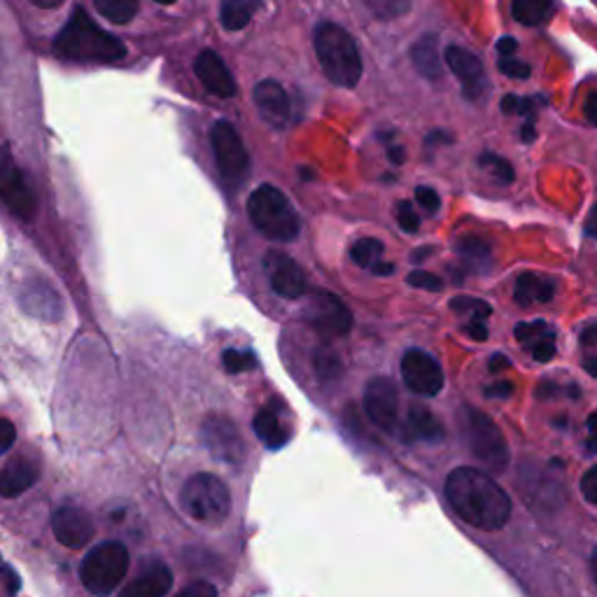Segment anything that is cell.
I'll return each instance as SVG.
<instances>
[{
    "label": "cell",
    "instance_id": "38",
    "mask_svg": "<svg viewBox=\"0 0 597 597\" xmlns=\"http://www.w3.org/2000/svg\"><path fill=\"white\" fill-rule=\"evenodd\" d=\"M407 283L411 287H418V290H428V292H441L443 290V281L439 279V275L430 273V271H413L409 273Z\"/></svg>",
    "mask_w": 597,
    "mask_h": 597
},
{
    "label": "cell",
    "instance_id": "3",
    "mask_svg": "<svg viewBox=\"0 0 597 597\" xmlns=\"http://www.w3.org/2000/svg\"><path fill=\"white\" fill-rule=\"evenodd\" d=\"M315 54L327 80L336 87L353 90L362 77V56L355 38L338 24L325 21L315 29Z\"/></svg>",
    "mask_w": 597,
    "mask_h": 597
},
{
    "label": "cell",
    "instance_id": "11",
    "mask_svg": "<svg viewBox=\"0 0 597 597\" xmlns=\"http://www.w3.org/2000/svg\"><path fill=\"white\" fill-rule=\"evenodd\" d=\"M0 199L6 201L17 218L33 220L38 210L35 197L6 147H0Z\"/></svg>",
    "mask_w": 597,
    "mask_h": 597
},
{
    "label": "cell",
    "instance_id": "20",
    "mask_svg": "<svg viewBox=\"0 0 597 597\" xmlns=\"http://www.w3.org/2000/svg\"><path fill=\"white\" fill-rule=\"evenodd\" d=\"M38 476H40V469L29 458L10 460V464L6 467V472L0 474V498L14 500L19 495H24L29 488L35 485Z\"/></svg>",
    "mask_w": 597,
    "mask_h": 597
},
{
    "label": "cell",
    "instance_id": "2",
    "mask_svg": "<svg viewBox=\"0 0 597 597\" xmlns=\"http://www.w3.org/2000/svg\"><path fill=\"white\" fill-rule=\"evenodd\" d=\"M54 54L77 63H117L126 56V45L103 31L84 8H75L66 27L54 38Z\"/></svg>",
    "mask_w": 597,
    "mask_h": 597
},
{
    "label": "cell",
    "instance_id": "4",
    "mask_svg": "<svg viewBox=\"0 0 597 597\" xmlns=\"http://www.w3.org/2000/svg\"><path fill=\"white\" fill-rule=\"evenodd\" d=\"M248 216L262 237L275 243H292L298 237V216L279 187L262 185L248 199Z\"/></svg>",
    "mask_w": 597,
    "mask_h": 597
},
{
    "label": "cell",
    "instance_id": "30",
    "mask_svg": "<svg viewBox=\"0 0 597 597\" xmlns=\"http://www.w3.org/2000/svg\"><path fill=\"white\" fill-rule=\"evenodd\" d=\"M94 6L111 24L117 27L132 24L138 14V0H94Z\"/></svg>",
    "mask_w": 597,
    "mask_h": 597
},
{
    "label": "cell",
    "instance_id": "53",
    "mask_svg": "<svg viewBox=\"0 0 597 597\" xmlns=\"http://www.w3.org/2000/svg\"><path fill=\"white\" fill-rule=\"evenodd\" d=\"M388 157H390V161L397 164V166H401L404 161H407V153H404V147H399V145H395V147L388 149Z\"/></svg>",
    "mask_w": 597,
    "mask_h": 597
},
{
    "label": "cell",
    "instance_id": "49",
    "mask_svg": "<svg viewBox=\"0 0 597 597\" xmlns=\"http://www.w3.org/2000/svg\"><path fill=\"white\" fill-rule=\"evenodd\" d=\"M500 108H502V113H504V115H519V108H521V98H519V96H514V94H509V96H504V98H502Z\"/></svg>",
    "mask_w": 597,
    "mask_h": 597
},
{
    "label": "cell",
    "instance_id": "25",
    "mask_svg": "<svg viewBox=\"0 0 597 597\" xmlns=\"http://www.w3.org/2000/svg\"><path fill=\"white\" fill-rule=\"evenodd\" d=\"M407 428H409V437L411 439H418V441H441L446 430H443V422L430 411L420 407V404H413V407L409 409V416H407Z\"/></svg>",
    "mask_w": 597,
    "mask_h": 597
},
{
    "label": "cell",
    "instance_id": "9",
    "mask_svg": "<svg viewBox=\"0 0 597 597\" xmlns=\"http://www.w3.org/2000/svg\"><path fill=\"white\" fill-rule=\"evenodd\" d=\"M201 441L212 458L229 467H241L245 460V441L237 428V422L227 416H208L201 425Z\"/></svg>",
    "mask_w": 597,
    "mask_h": 597
},
{
    "label": "cell",
    "instance_id": "35",
    "mask_svg": "<svg viewBox=\"0 0 597 597\" xmlns=\"http://www.w3.org/2000/svg\"><path fill=\"white\" fill-rule=\"evenodd\" d=\"M582 348H584V369L597 378V325L586 327L582 332Z\"/></svg>",
    "mask_w": 597,
    "mask_h": 597
},
{
    "label": "cell",
    "instance_id": "15",
    "mask_svg": "<svg viewBox=\"0 0 597 597\" xmlns=\"http://www.w3.org/2000/svg\"><path fill=\"white\" fill-rule=\"evenodd\" d=\"M52 530L56 542L66 548H84L96 537L92 516L77 506H61L52 516Z\"/></svg>",
    "mask_w": 597,
    "mask_h": 597
},
{
    "label": "cell",
    "instance_id": "12",
    "mask_svg": "<svg viewBox=\"0 0 597 597\" xmlns=\"http://www.w3.org/2000/svg\"><path fill=\"white\" fill-rule=\"evenodd\" d=\"M401 378L420 397H437L443 388V369L428 350H407L401 357Z\"/></svg>",
    "mask_w": 597,
    "mask_h": 597
},
{
    "label": "cell",
    "instance_id": "5",
    "mask_svg": "<svg viewBox=\"0 0 597 597\" xmlns=\"http://www.w3.org/2000/svg\"><path fill=\"white\" fill-rule=\"evenodd\" d=\"M129 572V551L122 542H103L94 546L80 565V579L94 595L115 593Z\"/></svg>",
    "mask_w": 597,
    "mask_h": 597
},
{
    "label": "cell",
    "instance_id": "26",
    "mask_svg": "<svg viewBox=\"0 0 597 597\" xmlns=\"http://www.w3.org/2000/svg\"><path fill=\"white\" fill-rule=\"evenodd\" d=\"M252 430H254V434H258V439L269 448V451H281V448L290 441L287 430L283 428V422L273 411H260L258 416H254Z\"/></svg>",
    "mask_w": 597,
    "mask_h": 597
},
{
    "label": "cell",
    "instance_id": "16",
    "mask_svg": "<svg viewBox=\"0 0 597 597\" xmlns=\"http://www.w3.org/2000/svg\"><path fill=\"white\" fill-rule=\"evenodd\" d=\"M254 105H258V111L262 115V119L273 126V129L283 132L285 126L292 119V105H290V96L283 90L281 82L275 80H262L258 87L252 92Z\"/></svg>",
    "mask_w": 597,
    "mask_h": 597
},
{
    "label": "cell",
    "instance_id": "51",
    "mask_svg": "<svg viewBox=\"0 0 597 597\" xmlns=\"http://www.w3.org/2000/svg\"><path fill=\"white\" fill-rule=\"evenodd\" d=\"M586 233H588L590 239L597 241V206H593L590 212H588V218H586Z\"/></svg>",
    "mask_w": 597,
    "mask_h": 597
},
{
    "label": "cell",
    "instance_id": "54",
    "mask_svg": "<svg viewBox=\"0 0 597 597\" xmlns=\"http://www.w3.org/2000/svg\"><path fill=\"white\" fill-rule=\"evenodd\" d=\"M586 117H588L590 124L597 126V98H590V101L586 103Z\"/></svg>",
    "mask_w": 597,
    "mask_h": 597
},
{
    "label": "cell",
    "instance_id": "10",
    "mask_svg": "<svg viewBox=\"0 0 597 597\" xmlns=\"http://www.w3.org/2000/svg\"><path fill=\"white\" fill-rule=\"evenodd\" d=\"M308 325L327 338L348 336L353 329V315L348 306L332 292H315L306 311Z\"/></svg>",
    "mask_w": 597,
    "mask_h": 597
},
{
    "label": "cell",
    "instance_id": "59",
    "mask_svg": "<svg viewBox=\"0 0 597 597\" xmlns=\"http://www.w3.org/2000/svg\"><path fill=\"white\" fill-rule=\"evenodd\" d=\"M590 569H593V577H595V582H597V548H595V553H593V561H590Z\"/></svg>",
    "mask_w": 597,
    "mask_h": 597
},
{
    "label": "cell",
    "instance_id": "48",
    "mask_svg": "<svg viewBox=\"0 0 597 597\" xmlns=\"http://www.w3.org/2000/svg\"><path fill=\"white\" fill-rule=\"evenodd\" d=\"M509 367H511V359L506 355H502V353H495L493 357H490V362H488L490 374H500V371H504Z\"/></svg>",
    "mask_w": 597,
    "mask_h": 597
},
{
    "label": "cell",
    "instance_id": "14",
    "mask_svg": "<svg viewBox=\"0 0 597 597\" xmlns=\"http://www.w3.org/2000/svg\"><path fill=\"white\" fill-rule=\"evenodd\" d=\"M264 266L271 281V290L283 298H302L308 290L306 273L290 254L281 250H271L264 258Z\"/></svg>",
    "mask_w": 597,
    "mask_h": 597
},
{
    "label": "cell",
    "instance_id": "34",
    "mask_svg": "<svg viewBox=\"0 0 597 597\" xmlns=\"http://www.w3.org/2000/svg\"><path fill=\"white\" fill-rule=\"evenodd\" d=\"M367 6L378 19H397L411 10V0H367Z\"/></svg>",
    "mask_w": 597,
    "mask_h": 597
},
{
    "label": "cell",
    "instance_id": "13",
    "mask_svg": "<svg viewBox=\"0 0 597 597\" xmlns=\"http://www.w3.org/2000/svg\"><path fill=\"white\" fill-rule=\"evenodd\" d=\"M365 413L383 432H397L399 428V395L395 383L386 376H376L365 388Z\"/></svg>",
    "mask_w": 597,
    "mask_h": 597
},
{
    "label": "cell",
    "instance_id": "33",
    "mask_svg": "<svg viewBox=\"0 0 597 597\" xmlns=\"http://www.w3.org/2000/svg\"><path fill=\"white\" fill-rule=\"evenodd\" d=\"M479 161H481L483 168H488L490 174L498 178V182L511 185L516 180V170H514V166H511L509 159H504L500 155H493V153H485V155H481Z\"/></svg>",
    "mask_w": 597,
    "mask_h": 597
},
{
    "label": "cell",
    "instance_id": "28",
    "mask_svg": "<svg viewBox=\"0 0 597 597\" xmlns=\"http://www.w3.org/2000/svg\"><path fill=\"white\" fill-rule=\"evenodd\" d=\"M556 0H514V17L523 27H542L553 14Z\"/></svg>",
    "mask_w": 597,
    "mask_h": 597
},
{
    "label": "cell",
    "instance_id": "60",
    "mask_svg": "<svg viewBox=\"0 0 597 597\" xmlns=\"http://www.w3.org/2000/svg\"><path fill=\"white\" fill-rule=\"evenodd\" d=\"M155 3H159V6H174L176 0H155Z\"/></svg>",
    "mask_w": 597,
    "mask_h": 597
},
{
    "label": "cell",
    "instance_id": "52",
    "mask_svg": "<svg viewBox=\"0 0 597 597\" xmlns=\"http://www.w3.org/2000/svg\"><path fill=\"white\" fill-rule=\"evenodd\" d=\"M521 138L523 143H532L537 138V132H535V124H532V117L523 124V129H521Z\"/></svg>",
    "mask_w": 597,
    "mask_h": 597
},
{
    "label": "cell",
    "instance_id": "27",
    "mask_svg": "<svg viewBox=\"0 0 597 597\" xmlns=\"http://www.w3.org/2000/svg\"><path fill=\"white\" fill-rule=\"evenodd\" d=\"M262 0H224L222 3V27L227 31H243L254 12L260 10Z\"/></svg>",
    "mask_w": 597,
    "mask_h": 597
},
{
    "label": "cell",
    "instance_id": "39",
    "mask_svg": "<svg viewBox=\"0 0 597 597\" xmlns=\"http://www.w3.org/2000/svg\"><path fill=\"white\" fill-rule=\"evenodd\" d=\"M397 222L401 231H407V233H416L420 229V218L409 201L397 203Z\"/></svg>",
    "mask_w": 597,
    "mask_h": 597
},
{
    "label": "cell",
    "instance_id": "22",
    "mask_svg": "<svg viewBox=\"0 0 597 597\" xmlns=\"http://www.w3.org/2000/svg\"><path fill=\"white\" fill-rule=\"evenodd\" d=\"M174 588V572H170L164 563H153L143 569L140 577L122 588V595L126 597H164Z\"/></svg>",
    "mask_w": 597,
    "mask_h": 597
},
{
    "label": "cell",
    "instance_id": "18",
    "mask_svg": "<svg viewBox=\"0 0 597 597\" xmlns=\"http://www.w3.org/2000/svg\"><path fill=\"white\" fill-rule=\"evenodd\" d=\"M446 63L448 69L453 71V75L462 82L464 87V96L467 98H481L485 92V73H483V63L479 61V56H474L472 52H467L458 45L446 50Z\"/></svg>",
    "mask_w": 597,
    "mask_h": 597
},
{
    "label": "cell",
    "instance_id": "42",
    "mask_svg": "<svg viewBox=\"0 0 597 597\" xmlns=\"http://www.w3.org/2000/svg\"><path fill=\"white\" fill-rule=\"evenodd\" d=\"M582 495L586 498L588 504L597 506V464L590 467L588 472L582 476Z\"/></svg>",
    "mask_w": 597,
    "mask_h": 597
},
{
    "label": "cell",
    "instance_id": "43",
    "mask_svg": "<svg viewBox=\"0 0 597 597\" xmlns=\"http://www.w3.org/2000/svg\"><path fill=\"white\" fill-rule=\"evenodd\" d=\"M17 441V430L8 418H0V455H6Z\"/></svg>",
    "mask_w": 597,
    "mask_h": 597
},
{
    "label": "cell",
    "instance_id": "23",
    "mask_svg": "<svg viewBox=\"0 0 597 597\" xmlns=\"http://www.w3.org/2000/svg\"><path fill=\"white\" fill-rule=\"evenodd\" d=\"M411 59H413V66L416 71L428 77L432 82H439L443 77V66H441V59H439V45H437V35L428 33L422 35L416 45L411 48Z\"/></svg>",
    "mask_w": 597,
    "mask_h": 597
},
{
    "label": "cell",
    "instance_id": "57",
    "mask_svg": "<svg viewBox=\"0 0 597 597\" xmlns=\"http://www.w3.org/2000/svg\"><path fill=\"white\" fill-rule=\"evenodd\" d=\"M586 446H588V455H595L597 453V434H593Z\"/></svg>",
    "mask_w": 597,
    "mask_h": 597
},
{
    "label": "cell",
    "instance_id": "50",
    "mask_svg": "<svg viewBox=\"0 0 597 597\" xmlns=\"http://www.w3.org/2000/svg\"><path fill=\"white\" fill-rule=\"evenodd\" d=\"M516 50H519L516 38H502V40L498 42V52H500L502 56H511Z\"/></svg>",
    "mask_w": 597,
    "mask_h": 597
},
{
    "label": "cell",
    "instance_id": "37",
    "mask_svg": "<svg viewBox=\"0 0 597 597\" xmlns=\"http://www.w3.org/2000/svg\"><path fill=\"white\" fill-rule=\"evenodd\" d=\"M315 369L323 380H334L341 376V359L332 350H317L315 355Z\"/></svg>",
    "mask_w": 597,
    "mask_h": 597
},
{
    "label": "cell",
    "instance_id": "24",
    "mask_svg": "<svg viewBox=\"0 0 597 597\" xmlns=\"http://www.w3.org/2000/svg\"><path fill=\"white\" fill-rule=\"evenodd\" d=\"M553 294H556V283L551 279L537 273H523L516 281V292L514 298L521 306H532V304H548Z\"/></svg>",
    "mask_w": 597,
    "mask_h": 597
},
{
    "label": "cell",
    "instance_id": "31",
    "mask_svg": "<svg viewBox=\"0 0 597 597\" xmlns=\"http://www.w3.org/2000/svg\"><path fill=\"white\" fill-rule=\"evenodd\" d=\"M383 243L376 239H362L350 248V258L357 266L362 269H371L376 262H380L383 258Z\"/></svg>",
    "mask_w": 597,
    "mask_h": 597
},
{
    "label": "cell",
    "instance_id": "7",
    "mask_svg": "<svg viewBox=\"0 0 597 597\" xmlns=\"http://www.w3.org/2000/svg\"><path fill=\"white\" fill-rule=\"evenodd\" d=\"M462 430L469 443V451L488 469V472H504L509 464V446L502 430L493 418H488L479 409H462Z\"/></svg>",
    "mask_w": 597,
    "mask_h": 597
},
{
    "label": "cell",
    "instance_id": "8",
    "mask_svg": "<svg viewBox=\"0 0 597 597\" xmlns=\"http://www.w3.org/2000/svg\"><path fill=\"white\" fill-rule=\"evenodd\" d=\"M210 143H212V153H216L220 176L231 185L243 182L250 174V155L239 132L233 129V124L227 119L212 124Z\"/></svg>",
    "mask_w": 597,
    "mask_h": 597
},
{
    "label": "cell",
    "instance_id": "1",
    "mask_svg": "<svg viewBox=\"0 0 597 597\" xmlns=\"http://www.w3.org/2000/svg\"><path fill=\"white\" fill-rule=\"evenodd\" d=\"M446 500L455 514L476 530L495 532L511 519V500L481 469L458 467L446 479Z\"/></svg>",
    "mask_w": 597,
    "mask_h": 597
},
{
    "label": "cell",
    "instance_id": "47",
    "mask_svg": "<svg viewBox=\"0 0 597 597\" xmlns=\"http://www.w3.org/2000/svg\"><path fill=\"white\" fill-rule=\"evenodd\" d=\"M182 597H191V595H206V597H216L218 595V588L216 586H210V584H195V586H189V588H185L182 593H180Z\"/></svg>",
    "mask_w": 597,
    "mask_h": 597
},
{
    "label": "cell",
    "instance_id": "45",
    "mask_svg": "<svg viewBox=\"0 0 597 597\" xmlns=\"http://www.w3.org/2000/svg\"><path fill=\"white\" fill-rule=\"evenodd\" d=\"M0 577H3V584H6V590H8V593H12V595L19 593L21 584H19V577H17V572H14V569L0 565Z\"/></svg>",
    "mask_w": 597,
    "mask_h": 597
},
{
    "label": "cell",
    "instance_id": "55",
    "mask_svg": "<svg viewBox=\"0 0 597 597\" xmlns=\"http://www.w3.org/2000/svg\"><path fill=\"white\" fill-rule=\"evenodd\" d=\"M31 3L35 8H42V10H54V8H59L63 3V0H31Z\"/></svg>",
    "mask_w": 597,
    "mask_h": 597
},
{
    "label": "cell",
    "instance_id": "61",
    "mask_svg": "<svg viewBox=\"0 0 597 597\" xmlns=\"http://www.w3.org/2000/svg\"><path fill=\"white\" fill-rule=\"evenodd\" d=\"M0 565H3V558H0Z\"/></svg>",
    "mask_w": 597,
    "mask_h": 597
},
{
    "label": "cell",
    "instance_id": "44",
    "mask_svg": "<svg viewBox=\"0 0 597 597\" xmlns=\"http://www.w3.org/2000/svg\"><path fill=\"white\" fill-rule=\"evenodd\" d=\"M464 332H467L469 338H474V341H485L488 338V325L483 323V320H469Z\"/></svg>",
    "mask_w": 597,
    "mask_h": 597
},
{
    "label": "cell",
    "instance_id": "32",
    "mask_svg": "<svg viewBox=\"0 0 597 597\" xmlns=\"http://www.w3.org/2000/svg\"><path fill=\"white\" fill-rule=\"evenodd\" d=\"M451 308L460 315H469V320H485L493 313L490 304H485L483 298H474V296H455L451 302Z\"/></svg>",
    "mask_w": 597,
    "mask_h": 597
},
{
    "label": "cell",
    "instance_id": "58",
    "mask_svg": "<svg viewBox=\"0 0 597 597\" xmlns=\"http://www.w3.org/2000/svg\"><path fill=\"white\" fill-rule=\"evenodd\" d=\"M588 430H590V434H597V411L590 413V418H588Z\"/></svg>",
    "mask_w": 597,
    "mask_h": 597
},
{
    "label": "cell",
    "instance_id": "21",
    "mask_svg": "<svg viewBox=\"0 0 597 597\" xmlns=\"http://www.w3.org/2000/svg\"><path fill=\"white\" fill-rule=\"evenodd\" d=\"M516 341L532 353L535 362H551L553 355H556V334H553L544 320L521 323L516 327Z\"/></svg>",
    "mask_w": 597,
    "mask_h": 597
},
{
    "label": "cell",
    "instance_id": "56",
    "mask_svg": "<svg viewBox=\"0 0 597 597\" xmlns=\"http://www.w3.org/2000/svg\"><path fill=\"white\" fill-rule=\"evenodd\" d=\"M371 271H374L376 275H392V273H395V266H392V264H383V262H376V264L371 266Z\"/></svg>",
    "mask_w": 597,
    "mask_h": 597
},
{
    "label": "cell",
    "instance_id": "17",
    "mask_svg": "<svg viewBox=\"0 0 597 597\" xmlns=\"http://www.w3.org/2000/svg\"><path fill=\"white\" fill-rule=\"evenodd\" d=\"M19 306L27 315L35 320H45V323H56L63 315V302L56 290L45 281H31L24 285L19 294Z\"/></svg>",
    "mask_w": 597,
    "mask_h": 597
},
{
    "label": "cell",
    "instance_id": "6",
    "mask_svg": "<svg viewBox=\"0 0 597 597\" xmlns=\"http://www.w3.org/2000/svg\"><path fill=\"white\" fill-rule=\"evenodd\" d=\"M180 504L195 521L220 525L231 511V495L222 479L201 472L182 485Z\"/></svg>",
    "mask_w": 597,
    "mask_h": 597
},
{
    "label": "cell",
    "instance_id": "19",
    "mask_svg": "<svg viewBox=\"0 0 597 597\" xmlns=\"http://www.w3.org/2000/svg\"><path fill=\"white\" fill-rule=\"evenodd\" d=\"M195 71H197V77L201 80L203 87L212 94V96H220V98H231L237 96V80H233V75L229 73L227 63L222 61L220 54L210 52V50H203L199 56H197V63H195Z\"/></svg>",
    "mask_w": 597,
    "mask_h": 597
},
{
    "label": "cell",
    "instance_id": "29",
    "mask_svg": "<svg viewBox=\"0 0 597 597\" xmlns=\"http://www.w3.org/2000/svg\"><path fill=\"white\" fill-rule=\"evenodd\" d=\"M458 254L462 258V262L474 271H485L490 262H493V258H490V243L479 237L462 239L458 243Z\"/></svg>",
    "mask_w": 597,
    "mask_h": 597
},
{
    "label": "cell",
    "instance_id": "46",
    "mask_svg": "<svg viewBox=\"0 0 597 597\" xmlns=\"http://www.w3.org/2000/svg\"><path fill=\"white\" fill-rule=\"evenodd\" d=\"M511 390H514V386H511V383H495V386H488L483 392H485V397H490V399H504V397H509L511 395Z\"/></svg>",
    "mask_w": 597,
    "mask_h": 597
},
{
    "label": "cell",
    "instance_id": "40",
    "mask_svg": "<svg viewBox=\"0 0 597 597\" xmlns=\"http://www.w3.org/2000/svg\"><path fill=\"white\" fill-rule=\"evenodd\" d=\"M498 69L502 75L506 77H514V80H527L532 69L527 66L525 61H519V59H511V56H502L500 63H498Z\"/></svg>",
    "mask_w": 597,
    "mask_h": 597
},
{
    "label": "cell",
    "instance_id": "41",
    "mask_svg": "<svg viewBox=\"0 0 597 597\" xmlns=\"http://www.w3.org/2000/svg\"><path fill=\"white\" fill-rule=\"evenodd\" d=\"M416 201H418V206L422 210H428V212H437L439 206H441L439 195H437V191L432 187H428V185L416 187Z\"/></svg>",
    "mask_w": 597,
    "mask_h": 597
},
{
    "label": "cell",
    "instance_id": "36",
    "mask_svg": "<svg viewBox=\"0 0 597 597\" xmlns=\"http://www.w3.org/2000/svg\"><path fill=\"white\" fill-rule=\"evenodd\" d=\"M254 362H258V359H254V355L250 350L243 353V350L229 348L222 355V365H224V371L227 374H243V371H248V369L254 367Z\"/></svg>",
    "mask_w": 597,
    "mask_h": 597
}]
</instances>
